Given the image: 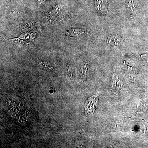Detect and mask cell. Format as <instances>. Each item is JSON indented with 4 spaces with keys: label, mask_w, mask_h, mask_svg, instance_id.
Masks as SVG:
<instances>
[{
    "label": "cell",
    "mask_w": 148,
    "mask_h": 148,
    "mask_svg": "<svg viewBox=\"0 0 148 148\" xmlns=\"http://www.w3.org/2000/svg\"><path fill=\"white\" fill-rule=\"evenodd\" d=\"M47 0H36L37 3L39 5H41L46 2Z\"/></svg>",
    "instance_id": "2"
},
{
    "label": "cell",
    "mask_w": 148,
    "mask_h": 148,
    "mask_svg": "<svg viewBox=\"0 0 148 148\" xmlns=\"http://www.w3.org/2000/svg\"><path fill=\"white\" fill-rule=\"evenodd\" d=\"M95 7L98 11L106 13L108 10V3L106 0H96L95 2Z\"/></svg>",
    "instance_id": "1"
}]
</instances>
